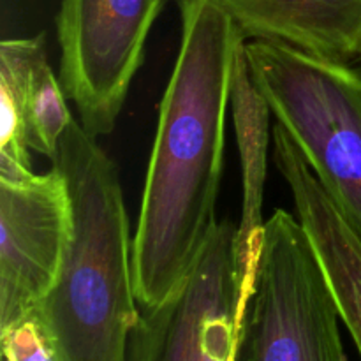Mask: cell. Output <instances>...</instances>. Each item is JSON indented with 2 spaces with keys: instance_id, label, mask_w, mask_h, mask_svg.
Here are the masks:
<instances>
[{
  "instance_id": "cell-1",
  "label": "cell",
  "mask_w": 361,
  "mask_h": 361,
  "mask_svg": "<svg viewBox=\"0 0 361 361\" xmlns=\"http://www.w3.org/2000/svg\"><path fill=\"white\" fill-rule=\"evenodd\" d=\"M182 35L159 104V122L133 238L140 309L183 282L219 222L226 116L245 37L214 0H180Z\"/></svg>"
},
{
  "instance_id": "cell-2",
  "label": "cell",
  "mask_w": 361,
  "mask_h": 361,
  "mask_svg": "<svg viewBox=\"0 0 361 361\" xmlns=\"http://www.w3.org/2000/svg\"><path fill=\"white\" fill-rule=\"evenodd\" d=\"M51 162L67 180L73 231L55 286L35 317L55 361H129L141 309L116 166L74 118Z\"/></svg>"
},
{
  "instance_id": "cell-3",
  "label": "cell",
  "mask_w": 361,
  "mask_h": 361,
  "mask_svg": "<svg viewBox=\"0 0 361 361\" xmlns=\"http://www.w3.org/2000/svg\"><path fill=\"white\" fill-rule=\"evenodd\" d=\"M250 78L361 236V69L267 41L245 42Z\"/></svg>"
},
{
  "instance_id": "cell-4",
  "label": "cell",
  "mask_w": 361,
  "mask_h": 361,
  "mask_svg": "<svg viewBox=\"0 0 361 361\" xmlns=\"http://www.w3.org/2000/svg\"><path fill=\"white\" fill-rule=\"evenodd\" d=\"M330 282L298 217L274 212L233 361H349Z\"/></svg>"
},
{
  "instance_id": "cell-5",
  "label": "cell",
  "mask_w": 361,
  "mask_h": 361,
  "mask_svg": "<svg viewBox=\"0 0 361 361\" xmlns=\"http://www.w3.org/2000/svg\"><path fill=\"white\" fill-rule=\"evenodd\" d=\"M168 0H62L60 81L94 137L113 133Z\"/></svg>"
},
{
  "instance_id": "cell-6",
  "label": "cell",
  "mask_w": 361,
  "mask_h": 361,
  "mask_svg": "<svg viewBox=\"0 0 361 361\" xmlns=\"http://www.w3.org/2000/svg\"><path fill=\"white\" fill-rule=\"evenodd\" d=\"M238 226L221 221L200 259L166 302L141 309L129 361H233L245 316Z\"/></svg>"
},
{
  "instance_id": "cell-7",
  "label": "cell",
  "mask_w": 361,
  "mask_h": 361,
  "mask_svg": "<svg viewBox=\"0 0 361 361\" xmlns=\"http://www.w3.org/2000/svg\"><path fill=\"white\" fill-rule=\"evenodd\" d=\"M73 231L66 176L0 180V331L35 316L55 286Z\"/></svg>"
},
{
  "instance_id": "cell-8",
  "label": "cell",
  "mask_w": 361,
  "mask_h": 361,
  "mask_svg": "<svg viewBox=\"0 0 361 361\" xmlns=\"http://www.w3.org/2000/svg\"><path fill=\"white\" fill-rule=\"evenodd\" d=\"M0 180L32 175L28 150L51 161L74 116L48 62L44 35L0 44Z\"/></svg>"
},
{
  "instance_id": "cell-9",
  "label": "cell",
  "mask_w": 361,
  "mask_h": 361,
  "mask_svg": "<svg viewBox=\"0 0 361 361\" xmlns=\"http://www.w3.org/2000/svg\"><path fill=\"white\" fill-rule=\"evenodd\" d=\"M271 157L289 187L296 217L312 242L330 282L338 316L348 328L361 358V236L355 231L296 145L279 123L271 134Z\"/></svg>"
},
{
  "instance_id": "cell-10",
  "label": "cell",
  "mask_w": 361,
  "mask_h": 361,
  "mask_svg": "<svg viewBox=\"0 0 361 361\" xmlns=\"http://www.w3.org/2000/svg\"><path fill=\"white\" fill-rule=\"evenodd\" d=\"M245 39L342 63L361 60V0H214Z\"/></svg>"
},
{
  "instance_id": "cell-11",
  "label": "cell",
  "mask_w": 361,
  "mask_h": 361,
  "mask_svg": "<svg viewBox=\"0 0 361 361\" xmlns=\"http://www.w3.org/2000/svg\"><path fill=\"white\" fill-rule=\"evenodd\" d=\"M231 109L243 176V208L238 233H236V245H238V267L242 275L243 296L249 303L256 284L264 224H267L261 215V203H263L268 143H270L268 129H270V116L274 115L267 101L261 97L256 85L252 83L245 60V46L238 55L235 74H233Z\"/></svg>"
},
{
  "instance_id": "cell-12",
  "label": "cell",
  "mask_w": 361,
  "mask_h": 361,
  "mask_svg": "<svg viewBox=\"0 0 361 361\" xmlns=\"http://www.w3.org/2000/svg\"><path fill=\"white\" fill-rule=\"evenodd\" d=\"M4 361H55L44 330L35 316L0 331Z\"/></svg>"
},
{
  "instance_id": "cell-13",
  "label": "cell",
  "mask_w": 361,
  "mask_h": 361,
  "mask_svg": "<svg viewBox=\"0 0 361 361\" xmlns=\"http://www.w3.org/2000/svg\"><path fill=\"white\" fill-rule=\"evenodd\" d=\"M358 67H360V69H361V60H360V62H358Z\"/></svg>"
}]
</instances>
